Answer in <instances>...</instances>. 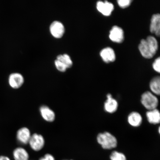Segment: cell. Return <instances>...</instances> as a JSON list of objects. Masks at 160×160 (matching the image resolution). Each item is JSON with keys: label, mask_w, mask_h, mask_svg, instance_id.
I'll return each mask as SVG.
<instances>
[{"label": "cell", "mask_w": 160, "mask_h": 160, "mask_svg": "<svg viewBox=\"0 0 160 160\" xmlns=\"http://www.w3.org/2000/svg\"><path fill=\"white\" fill-rule=\"evenodd\" d=\"M158 45L155 38L149 36L146 39H142L139 45L140 53L146 59H151L158 51Z\"/></svg>", "instance_id": "6da1fadb"}, {"label": "cell", "mask_w": 160, "mask_h": 160, "mask_svg": "<svg viewBox=\"0 0 160 160\" xmlns=\"http://www.w3.org/2000/svg\"><path fill=\"white\" fill-rule=\"evenodd\" d=\"M98 142L105 149L109 150L117 147L118 142L116 138L108 132L100 133L97 137Z\"/></svg>", "instance_id": "7a4b0ae2"}, {"label": "cell", "mask_w": 160, "mask_h": 160, "mask_svg": "<svg viewBox=\"0 0 160 160\" xmlns=\"http://www.w3.org/2000/svg\"><path fill=\"white\" fill-rule=\"evenodd\" d=\"M141 102L142 104L148 111L157 109L158 105L157 98L150 92H145L142 95Z\"/></svg>", "instance_id": "3957f363"}, {"label": "cell", "mask_w": 160, "mask_h": 160, "mask_svg": "<svg viewBox=\"0 0 160 160\" xmlns=\"http://www.w3.org/2000/svg\"><path fill=\"white\" fill-rule=\"evenodd\" d=\"M31 149L35 151H39L43 148L45 145V140L42 135L35 133L32 135L29 142Z\"/></svg>", "instance_id": "277c9868"}, {"label": "cell", "mask_w": 160, "mask_h": 160, "mask_svg": "<svg viewBox=\"0 0 160 160\" xmlns=\"http://www.w3.org/2000/svg\"><path fill=\"white\" fill-rule=\"evenodd\" d=\"M49 30L53 37L57 39L62 37L65 31L64 25L61 22L58 21H54L51 24Z\"/></svg>", "instance_id": "5b68a950"}, {"label": "cell", "mask_w": 160, "mask_h": 160, "mask_svg": "<svg viewBox=\"0 0 160 160\" xmlns=\"http://www.w3.org/2000/svg\"><path fill=\"white\" fill-rule=\"evenodd\" d=\"M24 81L23 75L17 72L11 74L8 80L10 87L13 89H18L21 88L24 83Z\"/></svg>", "instance_id": "8992f818"}, {"label": "cell", "mask_w": 160, "mask_h": 160, "mask_svg": "<svg viewBox=\"0 0 160 160\" xmlns=\"http://www.w3.org/2000/svg\"><path fill=\"white\" fill-rule=\"evenodd\" d=\"M109 37L112 41L115 42H122L124 39L123 29L118 26H113L110 31Z\"/></svg>", "instance_id": "52a82bcc"}, {"label": "cell", "mask_w": 160, "mask_h": 160, "mask_svg": "<svg viewBox=\"0 0 160 160\" xmlns=\"http://www.w3.org/2000/svg\"><path fill=\"white\" fill-rule=\"evenodd\" d=\"M31 135V131L28 128L23 127L18 130L17 138L20 143L26 145L29 143Z\"/></svg>", "instance_id": "ba28073f"}, {"label": "cell", "mask_w": 160, "mask_h": 160, "mask_svg": "<svg viewBox=\"0 0 160 160\" xmlns=\"http://www.w3.org/2000/svg\"><path fill=\"white\" fill-rule=\"evenodd\" d=\"M97 8L98 11L103 15L109 16L113 11L114 6L112 3L107 1H99L97 3Z\"/></svg>", "instance_id": "9c48e42d"}, {"label": "cell", "mask_w": 160, "mask_h": 160, "mask_svg": "<svg viewBox=\"0 0 160 160\" xmlns=\"http://www.w3.org/2000/svg\"><path fill=\"white\" fill-rule=\"evenodd\" d=\"M39 111L42 117L46 121L51 122L55 121L56 117L55 113L48 106H41L40 108Z\"/></svg>", "instance_id": "30bf717a"}, {"label": "cell", "mask_w": 160, "mask_h": 160, "mask_svg": "<svg viewBox=\"0 0 160 160\" xmlns=\"http://www.w3.org/2000/svg\"><path fill=\"white\" fill-rule=\"evenodd\" d=\"M102 59L105 63H108L114 61L116 55L114 50L110 47H107L101 50L100 53Z\"/></svg>", "instance_id": "8fae6325"}, {"label": "cell", "mask_w": 160, "mask_h": 160, "mask_svg": "<svg viewBox=\"0 0 160 160\" xmlns=\"http://www.w3.org/2000/svg\"><path fill=\"white\" fill-rule=\"evenodd\" d=\"M150 31L156 36L159 37L160 33V15L156 14L152 16L151 23L150 24Z\"/></svg>", "instance_id": "7c38bea8"}, {"label": "cell", "mask_w": 160, "mask_h": 160, "mask_svg": "<svg viewBox=\"0 0 160 160\" xmlns=\"http://www.w3.org/2000/svg\"><path fill=\"white\" fill-rule=\"evenodd\" d=\"M107 99L104 104V109L106 112L109 113H113L117 111L118 109V102L112 97L111 94L107 95Z\"/></svg>", "instance_id": "4fadbf2b"}, {"label": "cell", "mask_w": 160, "mask_h": 160, "mask_svg": "<svg viewBox=\"0 0 160 160\" xmlns=\"http://www.w3.org/2000/svg\"><path fill=\"white\" fill-rule=\"evenodd\" d=\"M128 119L129 124L135 127H139L142 121L141 115L139 113L135 112L130 113L128 117Z\"/></svg>", "instance_id": "5bb4252c"}, {"label": "cell", "mask_w": 160, "mask_h": 160, "mask_svg": "<svg viewBox=\"0 0 160 160\" xmlns=\"http://www.w3.org/2000/svg\"><path fill=\"white\" fill-rule=\"evenodd\" d=\"M148 121L153 124L159 123L160 121V114L158 110L155 109L148 111L147 113Z\"/></svg>", "instance_id": "9a60e30c"}, {"label": "cell", "mask_w": 160, "mask_h": 160, "mask_svg": "<svg viewBox=\"0 0 160 160\" xmlns=\"http://www.w3.org/2000/svg\"><path fill=\"white\" fill-rule=\"evenodd\" d=\"M13 157L15 160H29V155L28 152L23 148L18 147L13 152Z\"/></svg>", "instance_id": "2e32d148"}, {"label": "cell", "mask_w": 160, "mask_h": 160, "mask_svg": "<svg viewBox=\"0 0 160 160\" xmlns=\"http://www.w3.org/2000/svg\"><path fill=\"white\" fill-rule=\"evenodd\" d=\"M150 88L154 94L159 95L160 93V77H156L152 79L150 83Z\"/></svg>", "instance_id": "e0dca14e"}, {"label": "cell", "mask_w": 160, "mask_h": 160, "mask_svg": "<svg viewBox=\"0 0 160 160\" xmlns=\"http://www.w3.org/2000/svg\"><path fill=\"white\" fill-rule=\"evenodd\" d=\"M65 65L67 69L70 68L73 66V61L70 56L67 53L57 56V59Z\"/></svg>", "instance_id": "ac0fdd59"}, {"label": "cell", "mask_w": 160, "mask_h": 160, "mask_svg": "<svg viewBox=\"0 0 160 160\" xmlns=\"http://www.w3.org/2000/svg\"><path fill=\"white\" fill-rule=\"evenodd\" d=\"M111 160H127V158L123 153L117 151H114L110 156Z\"/></svg>", "instance_id": "d6986e66"}, {"label": "cell", "mask_w": 160, "mask_h": 160, "mask_svg": "<svg viewBox=\"0 0 160 160\" xmlns=\"http://www.w3.org/2000/svg\"><path fill=\"white\" fill-rule=\"evenodd\" d=\"M55 65L58 71L62 72H66L68 69L63 63L57 59L55 60Z\"/></svg>", "instance_id": "ffe728a7"}, {"label": "cell", "mask_w": 160, "mask_h": 160, "mask_svg": "<svg viewBox=\"0 0 160 160\" xmlns=\"http://www.w3.org/2000/svg\"><path fill=\"white\" fill-rule=\"evenodd\" d=\"M132 1L131 0H118V4L120 7L125 8L129 7L131 4Z\"/></svg>", "instance_id": "44dd1931"}, {"label": "cell", "mask_w": 160, "mask_h": 160, "mask_svg": "<svg viewBox=\"0 0 160 160\" xmlns=\"http://www.w3.org/2000/svg\"><path fill=\"white\" fill-rule=\"evenodd\" d=\"M160 57H158L154 62L152 65L153 69L159 73L160 72Z\"/></svg>", "instance_id": "7402d4cb"}, {"label": "cell", "mask_w": 160, "mask_h": 160, "mask_svg": "<svg viewBox=\"0 0 160 160\" xmlns=\"http://www.w3.org/2000/svg\"><path fill=\"white\" fill-rule=\"evenodd\" d=\"M39 160H55L53 155L50 154H46L43 157L40 158Z\"/></svg>", "instance_id": "603a6c76"}, {"label": "cell", "mask_w": 160, "mask_h": 160, "mask_svg": "<svg viewBox=\"0 0 160 160\" xmlns=\"http://www.w3.org/2000/svg\"><path fill=\"white\" fill-rule=\"evenodd\" d=\"M0 160H11L9 158L6 156H0Z\"/></svg>", "instance_id": "cb8c5ba5"}, {"label": "cell", "mask_w": 160, "mask_h": 160, "mask_svg": "<svg viewBox=\"0 0 160 160\" xmlns=\"http://www.w3.org/2000/svg\"></svg>", "instance_id": "d4e9b609"}]
</instances>
